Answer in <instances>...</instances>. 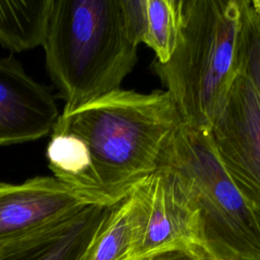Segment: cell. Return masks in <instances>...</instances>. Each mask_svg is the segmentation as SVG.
<instances>
[{"mask_svg":"<svg viewBox=\"0 0 260 260\" xmlns=\"http://www.w3.org/2000/svg\"><path fill=\"white\" fill-rule=\"evenodd\" d=\"M245 0H183L178 45L152 68L183 124L210 131L240 74Z\"/></svg>","mask_w":260,"mask_h":260,"instance_id":"3","label":"cell"},{"mask_svg":"<svg viewBox=\"0 0 260 260\" xmlns=\"http://www.w3.org/2000/svg\"><path fill=\"white\" fill-rule=\"evenodd\" d=\"M210 135L225 172L260 213V95L243 73L236 77Z\"/></svg>","mask_w":260,"mask_h":260,"instance_id":"5","label":"cell"},{"mask_svg":"<svg viewBox=\"0 0 260 260\" xmlns=\"http://www.w3.org/2000/svg\"><path fill=\"white\" fill-rule=\"evenodd\" d=\"M146 219L127 260L174 243L200 239L198 210L178 174L160 166L142 184Z\"/></svg>","mask_w":260,"mask_h":260,"instance_id":"7","label":"cell"},{"mask_svg":"<svg viewBox=\"0 0 260 260\" xmlns=\"http://www.w3.org/2000/svg\"><path fill=\"white\" fill-rule=\"evenodd\" d=\"M131 260H233L212 250L199 240L174 243L154 249Z\"/></svg>","mask_w":260,"mask_h":260,"instance_id":"14","label":"cell"},{"mask_svg":"<svg viewBox=\"0 0 260 260\" xmlns=\"http://www.w3.org/2000/svg\"><path fill=\"white\" fill-rule=\"evenodd\" d=\"M142 184L111 206L81 260H127L130 257L146 219Z\"/></svg>","mask_w":260,"mask_h":260,"instance_id":"11","label":"cell"},{"mask_svg":"<svg viewBox=\"0 0 260 260\" xmlns=\"http://www.w3.org/2000/svg\"><path fill=\"white\" fill-rule=\"evenodd\" d=\"M131 39L144 44L166 63L174 53L182 24L183 0H121Z\"/></svg>","mask_w":260,"mask_h":260,"instance_id":"10","label":"cell"},{"mask_svg":"<svg viewBox=\"0 0 260 260\" xmlns=\"http://www.w3.org/2000/svg\"><path fill=\"white\" fill-rule=\"evenodd\" d=\"M111 206L88 204L34 235L3 245L0 260H81Z\"/></svg>","mask_w":260,"mask_h":260,"instance_id":"9","label":"cell"},{"mask_svg":"<svg viewBox=\"0 0 260 260\" xmlns=\"http://www.w3.org/2000/svg\"><path fill=\"white\" fill-rule=\"evenodd\" d=\"M43 47L63 111L120 88L137 61L121 0H53Z\"/></svg>","mask_w":260,"mask_h":260,"instance_id":"2","label":"cell"},{"mask_svg":"<svg viewBox=\"0 0 260 260\" xmlns=\"http://www.w3.org/2000/svg\"><path fill=\"white\" fill-rule=\"evenodd\" d=\"M240 73L250 79L260 95V19L249 0H245Z\"/></svg>","mask_w":260,"mask_h":260,"instance_id":"13","label":"cell"},{"mask_svg":"<svg viewBox=\"0 0 260 260\" xmlns=\"http://www.w3.org/2000/svg\"><path fill=\"white\" fill-rule=\"evenodd\" d=\"M52 5L53 0H0V44L17 53L43 46Z\"/></svg>","mask_w":260,"mask_h":260,"instance_id":"12","label":"cell"},{"mask_svg":"<svg viewBox=\"0 0 260 260\" xmlns=\"http://www.w3.org/2000/svg\"><path fill=\"white\" fill-rule=\"evenodd\" d=\"M181 125L167 90L118 88L60 113L46 149L48 166L89 202L111 206L159 168Z\"/></svg>","mask_w":260,"mask_h":260,"instance_id":"1","label":"cell"},{"mask_svg":"<svg viewBox=\"0 0 260 260\" xmlns=\"http://www.w3.org/2000/svg\"><path fill=\"white\" fill-rule=\"evenodd\" d=\"M251 4H252V7H253L255 13L257 14V16L260 19V0H253V1H251Z\"/></svg>","mask_w":260,"mask_h":260,"instance_id":"15","label":"cell"},{"mask_svg":"<svg viewBox=\"0 0 260 260\" xmlns=\"http://www.w3.org/2000/svg\"><path fill=\"white\" fill-rule=\"evenodd\" d=\"M93 204L53 177L0 184V247L34 235Z\"/></svg>","mask_w":260,"mask_h":260,"instance_id":"6","label":"cell"},{"mask_svg":"<svg viewBox=\"0 0 260 260\" xmlns=\"http://www.w3.org/2000/svg\"><path fill=\"white\" fill-rule=\"evenodd\" d=\"M59 115L50 89L35 81L15 59H0V145L48 135Z\"/></svg>","mask_w":260,"mask_h":260,"instance_id":"8","label":"cell"},{"mask_svg":"<svg viewBox=\"0 0 260 260\" xmlns=\"http://www.w3.org/2000/svg\"><path fill=\"white\" fill-rule=\"evenodd\" d=\"M160 166L174 170L191 195L204 244L233 260H260V213L225 172L210 131L181 125Z\"/></svg>","mask_w":260,"mask_h":260,"instance_id":"4","label":"cell"}]
</instances>
